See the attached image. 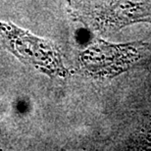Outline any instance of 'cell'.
<instances>
[{"label":"cell","mask_w":151,"mask_h":151,"mask_svg":"<svg viewBox=\"0 0 151 151\" xmlns=\"http://www.w3.org/2000/svg\"><path fill=\"white\" fill-rule=\"evenodd\" d=\"M0 39L25 61L48 71L62 69L59 54L52 45L16 26L0 22Z\"/></svg>","instance_id":"6da1fadb"},{"label":"cell","mask_w":151,"mask_h":151,"mask_svg":"<svg viewBox=\"0 0 151 151\" xmlns=\"http://www.w3.org/2000/svg\"><path fill=\"white\" fill-rule=\"evenodd\" d=\"M137 50L132 46H116L100 42L87 51L86 65L97 73L110 74L124 70L137 58Z\"/></svg>","instance_id":"7a4b0ae2"},{"label":"cell","mask_w":151,"mask_h":151,"mask_svg":"<svg viewBox=\"0 0 151 151\" xmlns=\"http://www.w3.org/2000/svg\"><path fill=\"white\" fill-rule=\"evenodd\" d=\"M98 20L103 27H117L151 20V0H118L102 7Z\"/></svg>","instance_id":"3957f363"}]
</instances>
